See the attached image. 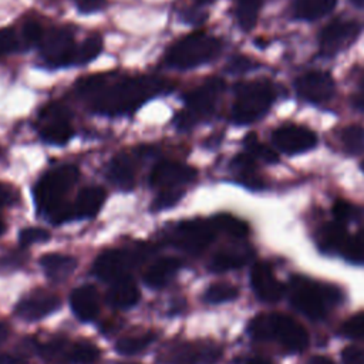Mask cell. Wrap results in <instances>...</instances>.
I'll use <instances>...</instances> for the list:
<instances>
[{
	"label": "cell",
	"mask_w": 364,
	"mask_h": 364,
	"mask_svg": "<svg viewBox=\"0 0 364 364\" xmlns=\"http://www.w3.org/2000/svg\"><path fill=\"white\" fill-rule=\"evenodd\" d=\"M101 50H102V38L97 34L90 36L80 46L75 47L73 64H77V65L88 64L101 53Z\"/></svg>",
	"instance_id": "obj_32"
},
{
	"label": "cell",
	"mask_w": 364,
	"mask_h": 364,
	"mask_svg": "<svg viewBox=\"0 0 364 364\" xmlns=\"http://www.w3.org/2000/svg\"><path fill=\"white\" fill-rule=\"evenodd\" d=\"M7 337H9V326L4 323H0V344L6 341Z\"/></svg>",
	"instance_id": "obj_51"
},
{
	"label": "cell",
	"mask_w": 364,
	"mask_h": 364,
	"mask_svg": "<svg viewBox=\"0 0 364 364\" xmlns=\"http://www.w3.org/2000/svg\"><path fill=\"white\" fill-rule=\"evenodd\" d=\"M220 51V41L205 33H192L175 43L166 55L175 68H193L213 60Z\"/></svg>",
	"instance_id": "obj_6"
},
{
	"label": "cell",
	"mask_w": 364,
	"mask_h": 364,
	"mask_svg": "<svg viewBox=\"0 0 364 364\" xmlns=\"http://www.w3.org/2000/svg\"><path fill=\"white\" fill-rule=\"evenodd\" d=\"M50 358L64 360L73 364H92L98 358V348L88 341H78L63 348L61 344H50L46 347Z\"/></svg>",
	"instance_id": "obj_20"
},
{
	"label": "cell",
	"mask_w": 364,
	"mask_h": 364,
	"mask_svg": "<svg viewBox=\"0 0 364 364\" xmlns=\"http://www.w3.org/2000/svg\"><path fill=\"white\" fill-rule=\"evenodd\" d=\"M60 306V299L47 291H36L21 299L16 306V314L28 321L40 320L55 311Z\"/></svg>",
	"instance_id": "obj_19"
},
{
	"label": "cell",
	"mask_w": 364,
	"mask_h": 364,
	"mask_svg": "<svg viewBox=\"0 0 364 364\" xmlns=\"http://www.w3.org/2000/svg\"><path fill=\"white\" fill-rule=\"evenodd\" d=\"M73 313L81 321L92 320L100 311V297L95 287L84 284L73 290L70 297Z\"/></svg>",
	"instance_id": "obj_21"
},
{
	"label": "cell",
	"mask_w": 364,
	"mask_h": 364,
	"mask_svg": "<svg viewBox=\"0 0 364 364\" xmlns=\"http://www.w3.org/2000/svg\"><path fill=\"white\" fill-rule=\"evenodd\" d=\"M239 294L237 287H235L230 283H215L208 287V290L203 294L205 301L208 303H225L235 300Z\"/></svg>",
	"instance_id": "obj_36"
},
{
	"label": "cell",
	"mask_w": 364,
	"mask_h": 364,
	"mask_svg": "<svg viewBox=\"0 0 364 364\" xmlns=\"http://www.w3.org/2000/svg\"><path fill=\"white\" fill-rule=\"evenodd\" d=\"M263 0H239L236 9L237 23L242 30L249 31L255 27Z\"/></svg>",
	"instance_id": "obj_31"
},
{
	"label": "cell",
	"mask_w": 364,
	"mask_h": 364,
	"mask_svg": "<svg viewBox=\"0 0 364 364\" xmlns=\"http://www.w3.org/2000/svg\"><path fill=\"white\" fill-rule=\"evenodd\" d=\"M216 232L212 220L192 219L181 222L173 229L171 239L176 247L189 253H199L213 242Z\"/></svg>",
	"instance_id": "obj_9"
},
{
	"label": "cell",
	"mask_w": 364,
	"mask_h": 364,
	"mask_svg": "<svg viewBox=\"0 0 364 364\" xmlns=\"http://www.w3.org/2000/svg\"><path fill=\"white\" fill-rule=\"evenodd\" d=\"M348 237L350 236L346 229V225L334 220L326 223L321 228L318 245L326 252H343Z\"/></svg>",
	"instance_id": "obj_27"
},
{
	"label": "cell",
	"mask_w": 364,
	"mask_h": 364,
	"mask_svg": "<svg viewBox=\"0 0 364 364\" xmlns=\"http://www.w3.org/2000/svg\"><path fill=\"white\" fill-rule=\"evenodd\" d=\"M363 213V209L347 202V200H337L333 205V215L336 218L337 222L344 223L351 220V219H357L360 215Z\"/></svg>",
	"instance_id": "obj_39"
},
{
	"label": "cell",
	"mask_w": 364,
	"mask_h": 364,
	"mask_svg": "<svg viewBox=\"0 0 364 364\" xmlns=\"http://www.w3.org/2000/svg\"><path fill=\"white\" fill-rule=\"evenodd\" d=\"M81 13H95L105 6V0H73Z\"/></svg>",
	"instance_id": "obj_45"
},
{
	"label": "cell",
	"mask_w": 364,
	"mask_h": 364,
	"mask_svg": "<svg viewBox=\"0 0 364 364\" xmlns=\"http://www.w3.org/2000/svg\"><path fill=\"white\" fill-rule=\"evenodd\" d=\"M182 195H183V189L182 188L162 189V191H159L158 196L155 198V200L152 203V209L162 210V209L172 208L173 205H176L181 200Z\"/></svg>",
	"instance_id": "obj_40"
},
{
	"label": "cell",
	"mask_w": 364,
	"mask_h": 364,
	"mask_svg": "<svg viewBox=\"0 0 364 364\" xmlns=\"http://www.w3.org/2000/svg\"><path fill=\"white\" fill-rule=\"evenodd\" d=\"M249 333L256 340H277L289 351H303L309 346L306 328L282 313L257 314L249 324Z\"/></svg>",
	"instance_id": "obj_3"
},
{
	"label": "cell",
	"mask_w": 364,
	"mask_h": 364,
	"mask_svg": "<svg viewBox=\"0 0 364 364\" xmlns=\"http://www.w3.org/2000/svg\"><path fill=\"white\" fill-rule=\"evenodd\" d=\"M361 31V26L355 21H333L327 24L318 37L320 53L326 57L338 54L350 47Z\"/></svg>",
	"instance_id": "obj_12"
},
{
	"label": "cell",
	"mask_w": 364,
	"mask_h": 364,
	"mask_svg": "<svg viewBox=\"0 0 364 364\" xmlns=\"http://www.w3.org/2000/svg\"><path fill=\"white\" fill-rule=\"evenodd\" d=\"M249 364H272L270 361H267V360H264V358H252L250 361H249Z\"/></svg>",
	"instance_id": "obj_52"
},
{
	"label": "cell",
	"mask_w": 364,
	"mask_h": 364,
	"mask_svg": "<svg viewBox=\"0 0 364 364\" xmlns=\"http://www.w3.org/2000/svg\"><path fill=\"white\" fill-rule=\"evenodd\" d=\"M166 82L156 77L111 80L107 75H90L77 84V91L90 107L104 115L134 112L146 100L165 91Z\"/></svg>",
	"instance_id": "obj_1"
},
{
	"label": "cell",
	"mask_w": 364,
	"mask_h": 364,
	"mask_svg": "<svg viewBox=\"0 0 364 364\" xmlns=\"http://www.w3.org/2000/svg\"><path fill=\"white\" fill-rule=\"evenodd\" d=\"M222 355L218 346L209 343H186L171 354V364H215Z\"/></svg>",
	"instance_id": "obj_18"
},
{
	"label": "cell",
	"mask_w": 364,
	"mask_h": 364,
	"mask_svg": "<svg viewBox=\"0 0 364 364\" xmlns=\"http://www.w3.org/2000/svg\"><path fill=\"white\" fill-rule=\"evenodd\" d=\"M245 146H246V152H249L256 159H262L269 164L279 161V155L276 154V151L272 149L270 146H267L266 144H262L255 134L246 135Z\"/></svg>",
	"instance_id": "obj_35"
},
{
	"label": "cell",
	"mask_w": 364,
	"mask_h": 364,
	"mask_svg": "<svg viewBox=\"0 0 364 364\" xmlns=\"http://www.w3.org/2000/svg\"><path fill=\"white\" fill-rule=\"evenodd\" d=\"M144 155V148L139 152L118 154L108 165L107 178L119 189L131 191L135 186L139 159Z\"/></svg>",
	"instance_id": "obj_16"
},
{
	"label": "cell",
	"mask_w": 364,
	"mask_h": 364,
	"mask_svg": "<svg viewBox=\"0 0 364 364\" xmlns=\"http://www.w3.org/2000/svg\"><path fill=\"white\" fill-rule=\"evenodd\" d=\"M223 88V80L213 77L206 80L196 90L191 91L185 97V109L181 111L176 117V125L182 129H188L193 127L196 122L210 118L216 109Z\"/></svg>",
	"instance_id": "obj_7"
},
{
	"label": "cell",
	"mask_w": 364,
	"mask_h": 364,
	"mask_svg": "<svg viewBox=\"0 0 364 364\" xmlns=\"http://www.w3.org/2000/svg\"><path fill=\"white\" fill-rule=\"evenodd\" d=\"M44 30L41 27L40 23H37L36 20H27L23 26L21 30V36H23V41L26 46L28 47H34V46H40L43 37H44Z\"/></svg>",
	"instance_id": "obj_41"
},
{
	"label": "cell",
	"mask_w": 364,
	"mask_h": 364,
	"mask_svg": "<svg viewBox=\"0 0 364 364\" xmlns=\"http://www.w3.org/2000/svg\"><path fill=\"white\" fill-rule=\"evenodd\" d=\"M253 256V252L245 246H228L216 252L210 260L213 272H226L242 267Z\"/></svg>",
	"instance_id": "obj_23"
},
{
	"label": "cell",
	"mask_w": 364,
	"mask_h": 364,
	"mask_svg": "<svg viewBox=\"0 0 364 364\" xmlns=\"http://www.w3.org/2000/svg\"><path fill=\"white\" fill-rule=\"evenodd\" d=\"M38 124L40 136L47 144L64 145L74 135L70 109L60 102L46 105L38 115Z\"/></svg>",
	"instance_id": "obj_8"
},
{
	"label": "cell",
	"mask_w": 364,
	"mask_h": 364,
	"mask_svg": "<svg viewBox=\"0 0 364 364\" xmlns=\"http://www.w3.org/2000/svg\"><path fill=\"white\" fill-rule=\"evenodd\" d=\"M250 283L257 299L262 301H277L284 293L283 283L276 279L272 267L267 263H256L253 266Z\"/></svg>",
	"instance_id": "obj_17"
},
{
	"label": "cell",
	"mask_w": 364,
	"mask_h": 364,
	"mask_svg": "<svg viewBox=\"0 0 364 364\" xmlns=\"http://www.w3.org/2000/svg\"><path fill=\"white\" fill-rule=\"evenodd\" d=\"M232 119L236 124H250L262 118L274 100L273 90L267 81L256 80L240 82L235 88Z\"/></svg>",
	"instance_id": "obj_5"
},
{
	"label": "cell",
	"mask_w": 364,
	"mask_h": 364,
	"mask_svg": "<svg viewBox=\"0 0 364 364\" xmlns=\"http://www.w3.org/2000/svg\"><path fill=\"white\" fill-rule=\"evenodd\" d=\"M48 237H50V233L41 228H26L18 235V240L23 246L46 242Z\"/></svg>",
	"instance_id": "obj_43"
},
{
	"label": "cell",
	"mask_w": 364,
	"mask_h": 364,
	"mask_svg": "<svg viewBox=\"0 0 364 364\" xmlns=\"http://www.w3.org/2000/svg\"><path fill=\"white\" fill-rule=\"evenodd\" d=\"M18 48V38L13 28H0V57L14 53Z\"/></svg>",
	"instance_id": "obj_42"
},
{
	"label": "cell",
	"mask_w": 364,
	"mask_h": 364,
	"mask_svg": "<svg viewBox=\"0 0 364 364\" xmlns=\"http://www.w3.org/2000/svg\"><path fill=\"white\" fill-rule=\"evenodd\" d=\"M287 291L293 307L314 320L323 318L341 300L338 287L304 276H293L289 282Z\"/></svg>",
	"instance_id": "obj_2"
},
{
	"label": "cell",
	"mask_w": 364,
	"mask_h": 364,
	"mask_svg": "<svg viewBox=\"0 0 364 364\" xmlns=\"http://www.w3.org/2000/svg\"><path fill=\"white\" fill-rule=\"evenodd\" d=\"M341 144L346 152L358 155L364 152V127L348 125L341 132Z\"/></svg>",
	"instance_id": "obj_34"
},
{
	"label": "cell",
	"mask_w": 364,
	"mask_h": 364,
	"mask_svg": "<svg viewBox=\"0 0 364 364\" xmlns=\"http://www.w3.org/2000/svg\"><path fill=\"white\" fill-rule=\"evenodd\" d=\"M80 171L74 165H61L48 171L34 188V199L38 210L50 219L63 205L65 195L78 181Z\"/></svg>",
	"instance_id": "obj_4"
},
{
	"label": "cell",
	"mask_w": 364,
	"mask_h": 364,
	"mask_svg": "<svg viewBox=\"0 0 364 364\" xmlns=\"http://www.w3.org/2000/svg\"><path fill=\"white\" fill-rule=\"evenodd\" d=\"M341 331L350 338L364 340V310L350 316L341 326Z\"/></svg>",
	"instance_id": "obj_38"
},
{
	"label": "cell",
	"mask_w": 364,
	"mask_h": 364,
	"mask_svg": "<svg viewBox=\"0 0 364 364\" xmlns=\"http://www.w3.org/2000/svg\"><path fill=\"white\" fill-rule=\"evenodd\" d=\"M152 341H154V334H151V333L139 334V336H129V337H124V338L118 340L115 344V350L119 354L132 355V354H138V353L144 351L145 348H148V346Z\"/></svg>",
	"instance_id": "obj_33"
},
{
	"label": "cell",
	"mask_w": 364,
	"mask_h": 364,
	"mask_svg": "<svg viewBox=\"0 0 364 364\" xmlns=\"http://www.w3.org/2000/svg\"><path fill=\"white\" fill-rule=\"evenodd\" d=\"M199 4H209V3H212L213 0H196Z\"/></svg>",
	"instance_id": "obj_54"
},
{
	"label": "cell",
	"mask_w": 364,
	"mask_h": 364,
	"mask_svg": "<svg viewBox=\"0 0 364 364\" xmlns=\"http://www.w3.org/2000/svg\"><path fill=\"white\" fill-rule=\"evenodd\" d=\"M38 47L43 60L48 65L63 67L73 64L77 46L68 28H54L44 34Z\"/></svg>",
	"instance_id": "obj_11"
},
{
	"label": "cell",
	"mask_w": 364,
	"mask_h": 364,
	"mask_svg": "<svg viewBox=\"0 0 364 364\" xmlns=\"http://www.w3.org/2000/svg\"><path fill=\"white\" fill-rule=\"evenodd\" d=\"M307 364H334L330 358L327 357H323V355H316V357H311Z\"/></svg>",
	"instance_id": "obj_50"
},
{
	"label": "cell",
	"mask_w": 364,
	"mask_h": 364,
	"mask_svg": "<svg viewBox=\"0 0 364 364\" xmlns=\"http://www.w3.org/2000/svg\"><path fill=\"white\" fill-rule=\"evenodd\" d=\"M107 300L114 307L128 309L138 303L139 290L131 279L124 277L111 284L109 290L107 291Z\"/></svg>",
	"instance_id": "obj_25"
},
{
	"label": "cell",
	"mask_w": 364,
	"mask_h": 364,
	"mask_svg": "<svg viewBox=\"0 0 364 364\" xmlns=\"http://www.w3.org/2000/svg\"><path fill=\"white\" fill-rule=\"evenodd\" d=\"M336 6V0H296L294 13L303 20H317L328 14Z\"/></svg>",
	"instance_id": "obj_28"
},
{
	"label": "cell",
	"mask_w": 364,
	"mask_h": 364,
	"mask_svg": "<svg viewBox=\"0 0 364 364\" xmlns=\"http://www.w3.org/2000/svg\"><path fill=\"white\" fill-rule=\"evenodd\" d=\"M341 253L350 262H354V263L364 262V229H360L355 235L348 237Z\"/></svg>",
	"instance_id": "obj_37"
},
{
	"label": "cell",
	"mask_w": 364,
	"mask_h": 364,
	"mask_svg": "<svg viewBox=\"0 0 364 364\" xmlns=\"http://www.w3.org/2000/svg\"><path fill=\"white\" fill-rule=\"evenodd\" d=\"M139 252L111 249L102 252L95 259L92 270L100 279L114 283L119 279L128 277L129 270H132L139 263Z\"/></svg>",
	"instance_id": "obj_10"
},
{
	"label": "cell",
	"mask_w": 364,
	"mask_h": 364,
	"mask_svg": "<svg viewBox=\"0 0 364 364\" xmlns=\"http://www.w3.org/2000/svg\"><path fill=\"white\" fill-rule=\"evenodd\" d=\"M4 229H6V228H4V223H3V222H1V220H0V235H3V232H4Z\"/></svg>",
	"instance_id": "obj_55"
},
{
	"label": "cell",
	"mask_w": 364,
	"mask_h": 364,
	"mask_svg": "<svg viewBox=\"0 0 364 364\" xmlns=\"http://www.w3.org/2000/svg\"><path fill=\"white\" fill-rule=\"evenodd\" d=\"M40 264L48 279L54 282H61L75 270L77 259L61 253H48L40 259Z\"/></svg>",
	"instance_id": "obj_26"
},
{
	"label": "cell",
	"mask_w": 364,
	"mask_h": 364,
	"mask_svg": "<svg viewBox=\"0 0 364 364\" xmlns=\"http://www.w3.org/2000/svg\"><path fill=\"white\" fill-rule=\"evenodd\" d=\"M353 104H354L355 108L364 111V74L361 75V78L358 81L357 91H355V94L353 97Z\"/></svg>",
	"instance_id": "obj_47"
},
{
	"label": "cell",
	"mask_w": 364,
	"mask_h": 364,
	"mask_svg": "<svg viewBox=\"0 0 364 364\" xmlns=\"http://www.w3.org/2000/svg\"><path fill=\"white\" fill-rule=\"evenodd\" d=\"M181 262L176 257H161L156 259L144 273V283L154 289L166 286L178 273Z\"/></svg>",
	"instance_id": "obj_22"
},
{
	"label": "cell",
	"mask_w": 364,
	"mask_h": 364,
	"mask_svg": "<svg viewBox=\"0 0 364 364\" xmlns=\"http://www.w3.org/2000/svg\"><path fill=\"white\" fill-rule=\"evenodd\" d=\"M351 3L358 9H364V0H351Z\"/></svg>",
	"instance_id": "obj_53"
},
{
	"label": "cell",
	"mask_w": 364,
	"mask_h": 364,
	"mask_svg": "<svg viewBox=\"0 0 364 364\" xmlns=\"http://www.w3.org/2000/svg\"><path fill=\"white\" fill-rule=\"evenodd\" d=\"M218 232H223L235 239H242L249 233V226L242 219L228 213H219L210 219Z\"/></svg>",
	"instance_id": "obj_30"
},
{
	"label": "cell",
	"mask_w": 364,
	"mask_h": 364,
	"mask_svg": "<svg viewBox=\"0 0 364 364\" xmlns=\"http://www.w3.org/2000/svg\"><path fill=\"white\" fill-rule=\"evenodd\" d=\"M343 364H364V348L348 346L341 351Z\"/></svg>",
	"instance_id": "obj_44"
},
{
	"label": "cell",
	"mask_w": 364,
	"mask_h": 364,
	"mask_svg": "<svg viewBox=\"0 0 364 364\" xmlns=\"http://www.w3.org/2000/svg\"><path fill=\"white\" fill-rule=\"evenodd\" d=\"M232 168L235 169L236 175L243 179L246 185L249 186L262 185L256 176V158L252 156L249 152H242L236 155L235 159L232 161Z\"/></svg>",
	"instance_id": "obj_29"
},
{
	"label": "cell",
	"mask_w": 364,
	"mask_h": 364,
	"mask_svg": "<svg viewBox=\"0 0 364 364\" xmlns=\"http://www.w3.org/2000/svg\"><path fill=\"white\" fill-rule=\"evenodd\" d=\"M297 94L309 102L324 104L334 94V80L326 71H310L296 81Z\"/></svg>",
	"instance_id": "obj_15"
},
{
	"label": "cell",
	"mask_w": 364,
	"mask_h": 364,
	"mask_svg": "<svg viewBox=\"0 0 364 364\" xmlns=\"http://www.w3.org/2000/svg\"><path fill=\"white\" fill-rule=\"evenodd\" d=\"M361 171H363V172H364V161H363V162H361Z\"/></svg>",
	"instance_id": "obj_56"
},
{
	"label": "cell",
	"mask_w": 364,
	"mask_h": 364,
	"mask_svg": "<svg viewBox=\"0 0 364 364\" xmlns=\"http://www.w3.org/2000/svg\"><path fill=\"white\" fill-rule=\"evenodd\" d=\"M183 18L189 23L198 24V23H202L206 18V13H200L199 10H186L185 14H183Z\"/></svg>",
	"instance_id": "obj_48"
},
{
	"label": "cell",
	"mask_w": 364,
	"mask_h": 364,
	"mask_svg": "<svg viewBox=\"0 0 364 364\" xmlns=\"http://www.w3.org/2000/svg\"><path fill=\"white\" fill-rule=\"evenodd\" d=\"M250 67V61L247 58H243V57H237L235 60L230 61V71H245Z\"/></svg>",
	"instance_id": "obj_49"
},
{
	"label": "cell",
	"mask_w": 364,
	"mask_h": 364,
	"mask_svg": "<svg viewBox=\"0 0 364 364\" xmlns=\"http://www.w3.org/2000/svg\"><path fill=\"white\" fill-rule=\"evenodd\" d=\"M272 139L280 151L289 155L306 152L317 145V136L311 129L294 124L282 125L274 129Z\"/></svg>",
	"instance_id": "obj_14"
},
{
	"label": "cell",
	"mask_w": 364,
	"mask_h": 364,
	"mask_svg": "<svg viewBox=\"0 0 364 364\" xmlns=\"http://www.w3.org/2000/svg\"><path fill=\"white\" fill-rule=\"evenodd\" d=\"M104 200H105V191L100 186L82 188L78 192L75 202L73 203L75 218L95 216L100 212Z\"/></svg>",
	"instance_id": "obj_24"
},
{
	"label": "cell",
	"mask_w": 364,
	"mask_h": 364,
	"mask_svg": "<svg viewBox=\"0 0 364 364\" xmlns=\"http://www.w3.org/2000/svg\"><path fill=\"white\" fill-rule=\"evenodd\" d=\"M16 191L3 182H0V206H9L16 200Z\"/></svg>",
	"instance_id": "obj_46"
},
{
	"label": "cell",
	"mask_w": 364,
	"mask_h": 364,
	"mask_svg": "<svg viewBox=\"0 0 364 364\" xmlns=\"http://www.w3.org/2000/svg\"><path fill=\"white\" fill-rule=\"evenodd\" d=\"M195 178V168L176 161H161L154 166L149 176V182L152 188L162 191L182 188L183 185L192 182Z\"/></svg>",
	"instance_id": "obj_13"
}]
</instances>
